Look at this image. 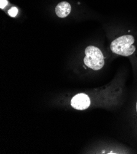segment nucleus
I'll return each instance as SVG.
<instances>
[{
    "instance_id": "nucleus-5",
    "label": "nucleus",
    "mask_w": 137,
    "mask_h": 154,
    "mask_svg": "<svg viewBox=\"0 0 137 154\" xmlns=\"http://www.w3.org/2000/svg\"><path fill=\"white\" fill-rule=\"evenodd\" d=\"M8 14L10 15L11 17H16L17 14H18V9L16 7H12V8H11L9 11H8Z\"/></svg>"
},
{
    "instance_id": "nucleus-6",
    "label": "nucleus",
    "mask_w": 137,
    "mask_h": 154,
    "mask_svg": "<svg viewBox=\"0 0 137 154\" xmlns=\"http://www.w3.org/2000/svg\"><path fill=\"white\" fill-rule=\"evenodd\" d=\"M8 4L7 0H0V8L4 9Z\"/></svg>"
},
{
    "instance_id": "nucleus-1",
    "label": "nucleus",
    "mask_w": 137,
    "mask_h": 154,
    "mask_svg": "<svg viewBox=\"0 0 137 154\" xmlns=\"http://www.w3.org/2000/svg\"><path fill=\"white\" fill-rule=\"evenodd\" d=\"M135 39L132 35H124L114 39L111 44V50L116 54L127 57L132 55L135 51L133 45Z\"/></svg>"
},
{
    "instance_id": "nucleus-7",
    "label": "nucleus",
    "mask_w": 137,
    "mask_h": 154,
    "mask_svg": "<svg viewBox=\"0 0 137 154\" xmlns=\"http://www.w3.org/2000/svg\"><path fill=\"white\" fill-rule=\"evenodd\" d=\"M136 111H137V103H136Z\"/></svg>"
},
{
    "instance_id": "nucleus-2",
    "label": "nucleus",
    "mask_w": 137,
    "mask_h": 154,
    "mask_svg": "<svg viewBox=\"0 0 137 154\" xmlns=\"http://www.w3.org/2000/svg\"><path fill=\"white\" fill-rule=\"evenodd\" d=\"M84 64L93 70L101 69L104 65V57L101 51L94 45H89L85 50Z\"/></svg>"
},
{
    "instance_id": "nucleus-3",
    "label": "nucleus",
    "mask_w": 137,
    "mask_h": 154,
    "mask_svg": "<svg viewBox=\"0 0 137 154\" xmlns=\"http://www.w3.org/2000/svg\"><path fill=\"white\" fill-rule=\"evenodd\" d=\"M71 105L74 109L85 110L90 105V100L88 95L84 94L76 95L71 100Z\"/></svg>"
},
{
    "instance_id": "nucleus-4",
    "label": "nucleus",
    "mask_w": 137,
    "mask_h": 154,
    "mask_svg": "<svg viewBox=\"0 0 137 154\" xmlns=\"http://www.w3.org/2000/svg\"><path fill=\"white\" fill-rule=\"evenodd\" d=\"M71 9V5L68 2H62L56 6L55 13L58 17L65 18L70 14Z\"/></svg>"
}]
</instances>
